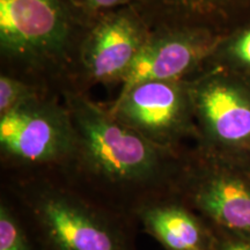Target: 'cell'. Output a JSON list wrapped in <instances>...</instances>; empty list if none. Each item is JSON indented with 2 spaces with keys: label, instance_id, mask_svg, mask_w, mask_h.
Segmentation results:
<instances>
[{
  "label": "cell",
  "instance_id": "obj_15",
  "mask_svg": "<svg viewBox=\"0 0 250 250\" xmlns=\"http://www.w3.org/2000/svg\"><path fill=\"white\" fill-rule=\"evenodd\" d=\"M212 228L214 234L213 250H250V234L232 232L214 226Z\"/></svg>",
  "mask_w": 250,
  "mask_h": 250
},
{
  "label": "cell",
  "instance_id": "obj_4",
  "mask_svg": "<svg viewBox=\"0 0 250 250\" xmlns=\"http://www.w3.org/2000/svg\"><path fill=\"white\" fill-rule=\"evenodd\" d=\"M188 83L198 132L196 147L250 164V81L225 68L206 66Z\"/></svg>",
  "mask_w": 250,
  "mask_h": 250
},
{
  "label": "cell",
  "instance_id": "obj_8",
  "mask_svg": "<svg viewBox=\"0 0 250 250\" xmlns=\"http://www.w3.org/2000/svg\"><path fill=\"white\" fill-rule=\"evenodd\" d=\"M224 33L192 24L149 36L122 83L121 93L151 80H188L202 71Z\"/></svg>",
  "mask_w": 250,
  "mask_h": 250
},
{
  "label": "cell",
  "instance_id": "obj_10",
  "mask_svg": "<svg viewBox=\"0 0 250 250\" xmlns=\"http://www.w3.org/2000/svg\"><path fill=\"white\" fill-rule=\"evenodd\" d=\"M136 221L165 250H213V228L176 196L144 205Z\"/></svg>",
  "mask_w": 250,
  "mask_h": 250
},
{
  "label": "cell",
  "instance_id": "obj_9",
  "mask_svg": "<svg viewBox=\"0 0 250 250\" xmlns=\"http://www.w3.org/2000/svg\"><path fill=\"white\" fill-rule=\"evenodd\" d=\"M149 37L134 15L117 12L94 27L83 46V64L95 83H123Z\"/></svg>",
  "mask_w": 250,
  "mask_h": 250
},
{
  "label": "cell",
  "instance_id": "obj_12",
  "mask_svg": "<svg viewBox=\"0 0 250 250\" xmlns=\"http://www.w3.org/2000/svg\"><path fill=\"white\" fill-rule=\"evenodd\" d=\"M206 66L225 68L250 81V18L225 31Z\"/></svg>",
  "mask_w": 250,
  "mask_h": 250
},
{
  "label": "cell",
  "instance_id": "obj_3",
  "mask_svg": "<svg viewBox=\"0 0 250 250\" xmlns=\"http://www.w3.org/2000/svg\"><path fill=\"white\" fill-rule=\"evenodd\" d=\"M77 136L66 105L44 96L0 116L2 176L62 175Z\"/></svg>",
  "mask_w": 250,
  "mask_h": 250
},
{
  "label": "cell",
  "instance_id": "obj_13",
  "mask_svg": "<svg viewBox=\"0 0 250 250\" xmlns=\"http://www.w3.org/2000/svg\"><path fill=\"white\" fill-rule=\"evenodd\" d=\"M0 250H37L18 210L2 191L0 196Z\"/></svg>",
  "mask_w": 250,
  "mask_h": 250
},
{
  "label": "cell",
  "instance_id": "obj_16",
  "mask_svg": "<svg viewBox=\"0 0 250 250\" xmlns=\"http://www.w3.org/2000/svg\"><path fill=\"white\" fill-rule=\"evenodd\" d=\"M88 11L100 12L123 5L127 0H80Z\"/></svg>",
  "mask_w": 250,
  "mask_h": 250
},
{
  "label": "cell",
  "instance_id": "obj_6",
  "mask_svg": "<svg viewBox=\"0 0 250 250\" xmlns=\"http://www.w3.org/2000/svg\"><path fill=\"white\" fill-rule=\"evenodd\" d=\"M188 80L140 83L120 93L109 110L148 142L183 153L187 140L198 139Z\"/></svg>",
  "mask_w": 250,
  "mask_h": 250
},
{
  "label": "cell",
  "instance_id": "obj_14",
  "mask_svg": "<svg viewBox=\"0 0 250 250\" xmlns=\"http://www.w3.org/2000/svg\"><path fill=\"white\" fill-rule=\"evenodd\" d=\"M41 96L43 95H41L33 86L14 77L2 74L0 77V116L22 107Z\"/></svg>",
  "mask_w": 250,
  "mask_h": 250
},
{
  "label": "cell",
  "instance_id": "obj_7",
  "mask_svg": "<svg viewBox=\"0 0 250 250\" xmlns=\"http://www.w3.org/2000/svg\"><path fill=\"white\" fill-rule=\"evenodd\" d=\"M68 34L62 0H0V45L11 57L51 58L66 46Z\"/></svg>",
  "mask_w": 250,
  "mask_h": 250
},
{
  "label": "cell",
  "instance_id": "obj_11",
  "mask_svg": "<svg viewBox=\"0 0 250 250\" xmlns=\"http://www.w3.org/2000/svg\"><path fill=\"white\" fill-rule=\"evenodd\" d=\"M182 8L196 24L219 31L232 29L250 18V0H165Z\"/></svg>",
  "mask_w": 250,
  "mask_h": 250
},
{
  "label": "cell",
  "instance_id": "obj_2",
  "mask_svg": "<svg viewBox=\"0 0 250 250\" xmlns=\"http://www.w3.org/2000/svg\"><path fill=\"white\" fill-rule=\"evenodd\" d=\"M37 250H137V225L90 201L61 175L1 176Z\"/></svg>",
  "mask_w": 250,
  "mask_h": 250
},
{
  "label": "cell",
  "instance_id": "obj_1",
  "mask_svg": "<svg viewBox=\"0 0 250 250\" xmlns=\"http://www.w3.org/2000/svg\"><path fill=\"white\" fill-rule=\"evenodd\" d=\"M65 105L77 146L61 176L74 189L137 226L139 208L174 196L187 149L156 146L80 93L65 94Z\"/></svg>",
  "mask_w": 250,
  "mask_h": 250
},
{
  "label": "cell",
  "instance_id": "obj_5",
  "mask_svg": "<svg viewBox=\"0 0 250 250\" xmlns=\"http://www.w3.org/2000/svg\"><path fill=\"white\" fill-rule=\"evenodd\" d=\"M174 196L214 227L250 234V164L184 152Z\"/></svg>",
  "mask_w": 250,
  "mask_h": 250
}]
</instances>
